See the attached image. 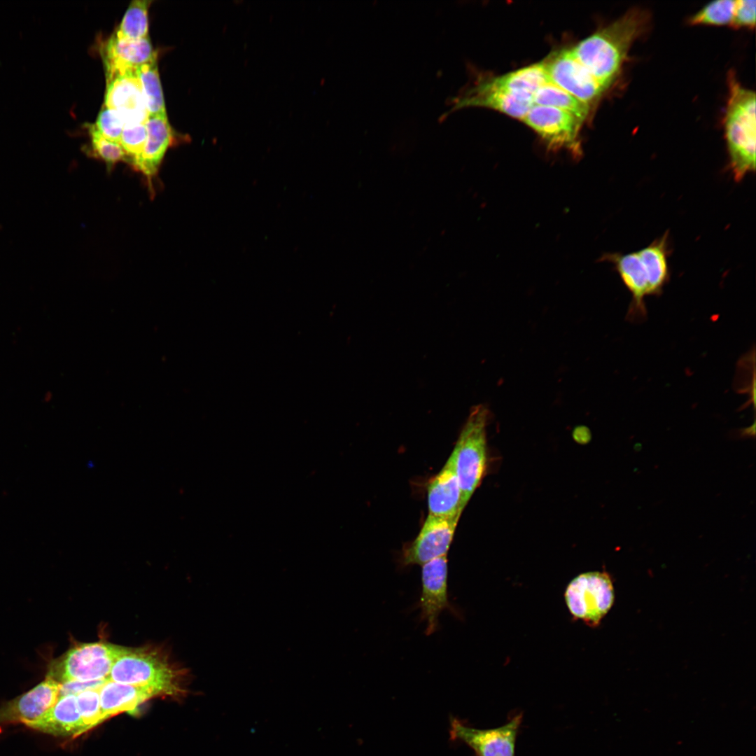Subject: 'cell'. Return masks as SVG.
Instances as JSON below:
<instances>
[{
  "label": "cell",
  "instance_id": "cell-1",
  "mask_svg": "<svg viewBox=\"0 0 756 756\" xmlns=\"http://www.w3.org/2000/svg\"><path fill=\"white\" fill-rule=\"evenodd\" d=\"M650 15L632 8L571 50L578 61L607 90L621 74L633 43L648 27Z\"/></svg>",
  "mask_w": 756,
  "mask_h": 756
},
{
  "label": "cell",
  "instance_id": "cell-2",
  "mask_svg": "<svg viewBox=\"0 0 756 756\" xmlns=\"http://www.w3.org/2000/svg\"><path fill=\"white\" fill-rule=\"evenodd\" d=\"M669 237L664 233L647 246L627 253H605L601 260L612 263L631 293L628 316L640 319L645 315L644 299L659 295L669 280Z\"/></svg>",
  "mask_w": 756,
  "mask_h": 756
},
{
  "label": "cell",
  "instance_id": "cell-3",
  "mask_svg": "<svg viewBox=\"0 0 756 756\" xmlns=\"http://www.w3.org/2000/svg\"><path fill=\"white\" fill-rule=\"evenodd\" d=\"M729 97L724 117L729 169L741 181L755 170V102L754 90L743 87L734 72L728 76Z\"/></svg>",
  "mask_w": 756,
  "mask_h": 756
},
{
  "label": "cell",
  "instance_id": "cell-4",
  "mask_svg": "<svg viewBox=\"0 0 756 756\" xmlns=\"http://www.w3.org/2000/svg\"><path fill=\"white\" fill-rule=\"evenodd\" d=\"M178 671L167 657L155 650L123 648L114 661L106 680L134 686L146 687L158 695H178Z\"/></svg>",
  "mask_w": 756,
  "mask_h": 756
},
{
  "label": "cell",
  "instance_id": "cell-5",
  "mask_svg": "<svg viewBox=\"0 0 756 756\" xmlns=\"http://www.w3.org/2000/svg\"><path fill=\"white\" fill-rule=\"evenodd\" d=\"M489 410L477 405L470 414L454 448L456 470L461 491L463 510L472 495L480 484L487 466L486 426Z\"/></svg>",
  "mask_w": 756,
  "mask_h": 756
},
{
  "label": "cell",
  "instance_id": "cell-6",
  "mask_svg": "<svg viewBox=\"0 0 756 756\" xmlns=\"http://www.w3.org/2000/svg\"><path fill=\"white\" fill-rule=\"evenodd\" d=\"M122 649L102 642L76 645L51 663L47 676L60 684L106 679Z\"/></svg>",
  "mask_w": 756,
  "mask_h": 756
},
{
  "label": "cell",
  "instance_id": "cell-7",
  "mask_svg": "<svg viewBox=\"0 0 756 756\" xmlns=\"http://www.w3.org/2000/svg\"><path fill=\"white\" fill-rule=\"evenodd\" d=\"M615 599L614 587L609 575L604 572H587L568 584L565 600L570 613L590 626H596L611 608Z\"/></svg>",
  "mask_w": 756,
  "mask_h": 756
},
{
  "label": "cell",
  "instance_id": "cell-8",
  "mask_svg": "<svg viewBox=\"0 0 756 756\" xmlns=\"http://www.w3.org/2000/svg\"><path fill=\"white\" fill-rule=\"evenodd\" d=\"M522 120L538 134L550 150H566L574 157L581 155L579 134L584 121L576 115L533 104Z\"/></svg>",
  "mask_w": 756,
  "mask_h": 756
},
{
  "label": "cell",
  "instance_id": "cell-9",
  "mask_svg": "<svg viewBox=\"0 0 756 756\" xmlns=\"http://www.w3.org/2000/svg\"><path fill=\"white\" fill-rule=\"evenodd\" d=\"M542 62L551 83L590 108L608 90L578 61L571 48L554 52Z\"/></svg>",
  "mask_w": 756,
  "mask_h": 756
},
{
  "label": "cell",
  "instance_id": "cell-10",
  "mask_svg": "<svg viewBox=\"0 0 756 756\" xmlns=\"http://www.w3.org/2000/svg\"><path fill=\"white\" fill-rule=\"evenodd\" d=\"M522 718V713H519L505 724L488 729L471 727L452 718L451 739L463 742L475 752L476 756H515L516 739Z\"/></svg>",
  "mask_w": 756,
  "mask_h": 756
},
{
  "label": "cell",
  "instance_id": "cell-11",
  "mask_svg": "<svg viewBox=\"0 0 756 756\" xmlns=\"http://www.w3.org/2000/svg\"><path fill=\"white\" fill-rule=\"evenodd\" d=\"M447 562V555L421 566V592L416 607L420 609V622H426V635L438 630L439 616L444 610L458 615L448 597Z\"/></svg>",
  "mask_w": 756,
  "mask_h": 756
},
{
  "label": "cell",
  "instance_id": "cell-12",
  "mask_svg": "<svg viewBox=\"0 0 756 756\" xmlns=\"http://www.w3.org/2000/svg\"><path fill=\"white\" fill-rule=\"evenodd\" d=\"M458 522V519L428 514L416 538L404 546L399 559L400 566L402 568L422 566L447 556Z\"/></svg>",
  "mask_w": 756,
  "mask_h": 756
},
{
  "label": "cell",
  "instance_id": "cell-13",
  "mask_svg": "<svg viewBox=\"0 0 756 756\" xmlns=\"http://www.w3.org/2000/svg\"><path fill=\"white\" fill-rule=\"evenodd\" d=\"M449 111L465 107H484L522 120L533 104V97L517 94L480 80L452 100Z\"/></svg>",
  "mask_w": 756,
  "mask_h": 756
},
{
  "label": "cell",
  "instance_id": "cell-14",
  "mask_svg": "<svg viewBox=\"0 0 756 756\" xmlns=\"http://www.w3.org/2000/svg\"><path fill=\"white\" fill-rule=\"evenodd\" d=\"M104 106L118 113L125 124H146L149 116L136 69L106 80Z\"/></svg>",
  "mask_w": 756,
  "mask_h": 756
},
{
  "label": "cell",
  "instance_id": "cell-15",
  "mask_svg": "<svg viewBox=\"0 0 756 756\" xmlns=\"http://www.w3.org/2000/svg\"><path fill=\"white\" fill-rule=\"evenodd\" d=\"M60 687L59 682L46 676L34 687L0 707V724L27 725L39 720L57 702Z\"/></svg>",
  "mask_w": 756,
  "mask_h": 756
},
{
  "label": "cell",
  "instance_id": "cell-16",
  "mask_svg": "<svg viewBox=\"0 0 756 756\" xmlns=\"http://www.w3.org/2000/svg\"><path fill=\"white\" fill-rule=\"evenodd\" d=\"M428 514L441 518L459 519L461 512V491L456 470L453 450L440 471L427 486Z\"/></svg>",
  "mask_w": 756,
  "mask_h": 756
},
{
  "label": "cell",
  "instance_id": "cell-17",
  "mask_svg": "<svg viewBox=\"0 0 756 756\" xmlns=\"http://www.w3.org/2000/svg\"><path fill=\"white\" fill-rule=\"evenodd\" d=\"M106 80L157 59L149 36L130 40L113 34L106 41L103 53Z\"/></svg>",
  "mask_w": 756,
  "mask_h": 756
},
{
  "label": "cell",
  "instance_id": "cell-18",
  "mask_svg": "<svg viewBox=\"0 0 756 756\" xmlns=\"http://www.w3.org/2000/svg\"><path fill=\"white\" fill-rule=\"evenodd\" d=\"M146 126L147 140L134 168L146 177L148 186L152 189L153 180L158 173L165 153L174 141V135L167 113L150 115Z\"/></svg>",
  "mask_w": 756,
  "mask_h": 756
},
{
  "label": "cell",
  "instance_id": "cell-19",
  "mask_svg": "<svg viewBox=\"0 0 756 756\" xmlns=\"http://www.w3.org/2000/svg\"><path fill=\"white\" fill-rule=\"evenodd\" d=\"M101 718L106 720L123 712H134L144 701L158 696L153 690L106 680L99 690Z\"/></svg>",
  "mask_w": 756,
  "mask_h": 756
},
{
  "label": "cell",
  "instance_id": "cell-20",
  "mask_svg": "<svg viewBox=\"0 0 756 756\" xmlns=\"http://www.w3.org/2000/svg\"><path fill=\"white\" fill-rule=\"evenodd\" d=\"M53 736L76 737L83 734L75 694L59 696L55 705L39 720L27 725Z\"/></svg>",
  "mask_w": 756,
  "mask_h": 756
},
{
  "label": "cell",
  "instance_id": "cell-21",
  "mask_svg": "<svg viewBox=\"0 0 756 756\" xmlns=\"http://www.w3.org/2000/svg\"><path fill=\"white\" fill-rule=\"evenodd\" d=\"M488 80L496 86L531 97H533L540 86L550 81L542 62Z\"/></svg>",
  "mask_w": 756,
  "mask_h": 756
},
{
  "label": "cell",
  "instance_id": "cell-22",
  "mask_svg": "<svg viewBox=\"0 0 756 756\" xmlns=\"http://www.w3.org/2000/svg\"><path fill=\"white\" fill-rule=\"evenodd\" d=\"M534 104L554 107L568 111L584 121L590 107L550 81L540 86L533 97Z\"/></svg>",
  "mask_w": 756,
  "mask_h": 756
},
{
  "label": "cell",
  "instance_id": "cell-23",
  "mask_svg": "<svg viewBox=\"0 0 756 756\" xmlns=\"http://www.w3.org/2000/svg\"><path fill=\"white\" fill-rule=\"evenodd\" d=\"M150 1H132L113 35L118 38L136 40L148 36V11Z\"/></svg>",
  "mask_w": 756,
  "mask_h": 756
},
{
  "label": "cell",
  "instance_id": "cell-24",
  "mask_svg": "<svg viewBox=\"0 0 756 756\" xmlns=\"http://www.w3.org/2000/svg\"><path fill=\"white\" fill-rule=\"evenodd\" d=\"M136 72L149 115L167 113L157 59L141 65Z\"/></svg>",
  "mask_w": 756,
  "mask_h": 756
},
{
  "label": "cell",
  "instance_id": "cell-25",
  "mask_svg": "<svg viewBox=\"0 0 756 756\" xmlns=\"http://www.w3.org/2000/svg\"><path fill=\"white\" fill-rule=\"evenodd\" d=\"M736 8V0H717L709 2L692 15L691 24H706L731 27Z\"/></svg>",
  "mask_w": 756,
  "mask_h": 756
},
{
  "label": "cell",
  "instance_id": "cell-26",
  "mask_svg": "<svg viewBox=\"0 0 756 756\" xmlns=\"http://www.w3.org/2000/svg\"><path fill=\"white\" fill-rule=\"evenodd\" d=\"M88 129L92 151L95 157L106 163L108 169L111 170L119 162L129 163L128 157L120 144L106 139L94 124L89 125Z\"/></svg>",
  "mask_w": 756,
  "mask_h": 756
},
{
  "label": "cell",
  "instance_id": "cell-27",
  "mask_svg": "<svg viewBox=\"0 0 756 756\" xmlns=\"http://www.w3.org/2000/svg\"><path fill=\"white\" fill-rule=\"evenodd\" d=\"M147 136L148 132L146 124H125L120 144L128 157L129 164L133 167H134L141 155Z\"/></svg>",
  "mask_w": 756,
  "mask_h": 756
},
{
  "label": "cell",
  "instance_id": "cell-28",
  "mask_svg": "<svg viewBox=\"0 0 756 756\" xmlns=\"http://www.w3.org/2000/svg\"><path fill=\"white\" fill-rule=\"evenodd\" d=\"M99 689H91L76 695L78 710L83 724V733L100 724L101 706Z\"/></svg>",
  "mask_w": 756,
  "mask_h": 756
},
{
  "label": "cell",
  "instance_id": "cell-29",
  "mask_svg": "<svg viewBox=\"0 0 756 756\" xmlns=\"http://www.w3.org/2000/svg\"><path fill=\"white\" fill-rule=\"evenodd\" d=\"M94 125L106 139L120 144L125 122L117 111L104 106Z\"/></svg>",
  "mask_w": 756,
  "mask_h": 756
},
{
  "label": "cell",
  "instance_id": "cell-30",
  "mask_svg": "<svg viewBox=\"0 0 756 756\" xmlns=\"http://www.w3.org/2000/svg\"><path fill=\"white\" fill-rule=\"evenodd\" d=\"M756 22V1L736 0L734 17L731 25L736 29L754 28Z\"/></svg>",
  "mask_w": 756,
  "mask_h": 756
},
{
  "label": "cell",
  "instance_id": "cell-31",
  "mask_svg": "<svg viewBox=\"0 0 756 756\" xmlns=\"http://www.w3.org/2000/svg\"><path fill=\"white\" fill-rule=\"evenodd\" d=\"M106 679L89 682H68L61 684L59 696L75 694L87 690L99 689Z\"/></svg>",
  "mask_w": 756,
  "mask_h": 756
}]
</instances>
